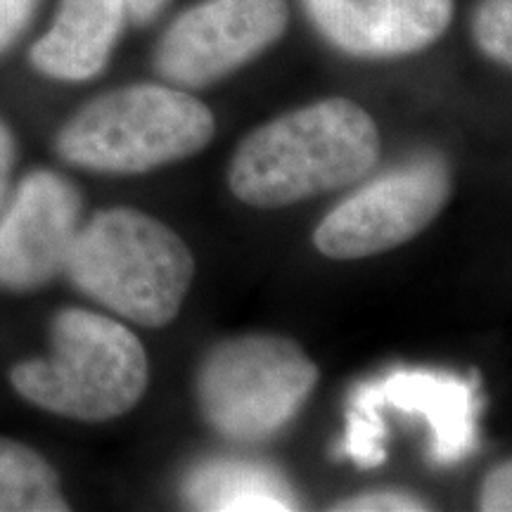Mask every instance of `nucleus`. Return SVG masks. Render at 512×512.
Returning a JSON list of instances; mask_svg holds the SVG:
<instances>
[{
  "instance_id": "f257e3e1",
  "label": "nucleus",
  "mask_w": 512,
  "mask_h": 512,
  "mask_svg": "<svg viewBox=\"0 0 512 512\" xmlns=\"http://www.w3.org/2000/svg\"><path fill=\"white\" fill-rule=\"evenodd\" d=\"M377 159L375 119L354 100L328 98L254 128L230 159L228 188L249 207L280 209L361 181Z\"/></svg>"
},
{
  "instance_id": "f03ea898",
  "label": "nucleus",
  "mask_w": 512,
  "mask_h": 512,
  "mask_svg": "<svg viewBox=\"0 0 512 512\" xmlns=\"http://www.w3.org/2000/svg\"><path fill=\"white\" fill-rule=\"evenodd\" d=\"M64 275L76 290L140 328L178 316L195 259L166 223L131 207H110L83 223Z\"/></svg>"
},
{
  "instance_id": "7ed1b4c3",
  "label": "nucleus",
  "mask_w": 512,
  "mask_h": 512,
  "mask_svg": "<svg viewBox=\"0 0 512 512\" xmlns=\"http://www.w3.org/2000/svg\"><path fill=\"white\" fill-rule=\"evenodd\" d=\"M10 382L41 411L107 422L138 406L150 382V363L136 332L117 318L62 309L50 323L48 354L15 363Z\"/></svg>"
},
{
  "instance_id": "20e7f679",
  "label": "nucleus",
  "mask_w": 512,
  "mask_h": 512,
  "mask_svg": "<svg viewBox=\"0 0 512 512\" xmlns=\"http://www.w3.org/2000/svg\"><path fill=\"white\" fill-rule=\"evenodd\" d=\"M214 133V114L188 91L131 83L83 105L57 131L55 152L93 174L138 176L195 157Z\"/></svg>"
},
{
  "instance_id": "39448f33",
  "label": "nucleus",
  "mask_w": 512,
  "mask_h": 512,
  "mask_svg": "<svg viewBox=\"0 0 512 512\" xmlns=\"http://www.w3.org/2000/svg\"><path fill=\"white\" fill-rule=\"evenodd\" d=\"M318 380V366L294 339L256 332L223 339L204 356L195 396L219 437L264 444L297 418Z\"/></svg>"
},
{
  "instance_id": "423d86ee",
  "label": "nucleus",
  "mask_w": 512,
  "mask_h": 512,
  "mask_svg": "<svg viewBox=\"0 0 512 512\" xmlns=\"http://www.w3.org/2000/svg\"><path fill=\"white\" fill-rule=\"evenodd\" d=\"M451 197V171L441 157L394 166L351 192L318 223L313 245L335 261L368 259L420 235Z\"/></svg>"
},
{
  "instance_id": "0eeeda50",
  "label": "nucleus",
  "mask_w": 512,
  "mask_h": 512,
  "mask_svg": "<svg viewBox=\"0 0 512 512\" xmlns=\"http://www.w3.org/2000/svg\"><path fill=\"white\" fill-rule=\"evenodd\" d=\"M287 0H202L178 15L155 48V72L169 86H214L283 38Z\"/></svg>"
},
{
  "instance_id": "6e6552de",
  "label": "nucleus",
  "mask_w": 512,
  "mask_h": 512,
  "mask_svg": "<svg viewBox=\"0 0 512 512\" xmlns=\"http://www.w3.org/2000/svg\"><path fill=\"white\" fill-rule=\"evenodd\" d=\"M81 216V192L67 176L53 169L24 176L0 209V287L31 292L64 275Z\"/></svg>"
},
{
  "instance_id": "1a4fd4ad",
  "label": "nucleus",
  "mask_w": 512,
  "mask_h": 512,
  "mask_svg": "<svg viewBox=\"0 0 512 512\" xmlns=\"http://www.w3.org/2000/svg\"><path fill=\"white\" fill-rule=\"evenodd\" d=\"M302 8L339 53L392 60L434 46L451 27L456 0H302Z\"/></svg>"
},
{
  "instance_id": "9d476101",
  "label": "nucleus",
  "mask_w": 512,
  "mask_h": 512,
  "mask_svg": "<svg viewBox=\"0 0 512 512\" xmlns=\"http://www.w3.org/2000/svg\"><path fill=\"white\" fill-rule=\"evenodd\" d=\"M366 387L377 406L425 418L437 465H456L477 448L479 396L475 384L463 377L434 370H399Z\"/></svg>"
},
{
  "instance_id": "9b49d317",
  "label": "nucleus",
  "mask_w": 512,
  "mask_h": 512,
  "mask_svg": "<svg viewBox=\"0 0 512 512\" xmlns=\"http://www.w3.org/2000/svg\"><path fill=\"white\" fill-rule=\"evenodd\" d=\"M126 19L124 0H60L53 27L29 50L31 67L55 81L95 79L105 72Z\"/></svg>"
},
{
  "instance_id": "f8f14e48",
  "label": "nucleus",
  "mask_w": 512,
  "mask_h": 512,
  "mask_svg": "<svg viewBox=\"0 0 512 512\" xmlns=\"http://www.w3.org/2000/svg\"><path fill=\"white\" fill-rule=\"evenodd\" d=\"M183 496L200 510H297L285 479L273 467L247 460H207L192 467Z\"/></svg>"
},
{
  "instance_id": "ddd939ff",
  "label": "nucleus",
  "mask_w": 512,
  "mask_h": 512,
  "mask_svg": "<svg viewBox=\"0 0 512 512\" xmlns=\"http://www.w3.org/2000/svg\"><path fill=\"white\" fill-rule=\"evenodd\" d=\"M69 510L55 467L22 441L0 437V512Z\"/></svg>"
},
{
  "instance_id": "4468645a",
  "label": "nucleus",
  "mask_w": 512,
  "mask_h": 512,
  "mask_svg": "<svg viewBox=\"0 0 512 512\" xmlns=\"http://www.w3.org/2000/svg\"><path fill=\"white\" fill-rule=\"evenodd\" d=\"M342 453L361 467H375L384 460V422L366 384L351 396Z\"/></svg>"
},
{
  "instance_id": "2eb2a0df",
  "label": "nucleus",
  "mask_w": 512,
  "mask_h": 512,
  "mask_svg": "<svg viewBox=\"0 0 512 512\" xmlns=\"http://www.w3.org/2000/svg\"><path fill=\"white\" fill-rule=\"evenodd\" d=\"M472 38L489 60L512 69V0H479Z\"/></svg>"
},
{
  "instance_id": "dca6fc26",
  "label": "nucleus",
  "mask_w": 512,
  "mask_h": 512,
  "mask_svg": "<svg viewBox=\"0 0 512 512\" xmlns=\"http://www.w3.org/2000/svg\"><path fill=\"white\" fill-rule=\"evenodd\" d=\"M332 510L347 512H420L430 510L422 498L406 494V491H375V494L351 496L347 501H339Z\"/></svg>"
},
{
  "instance_id": "f3484780",
  "label": "nucleus",
  "mask_w": 512,
  "mask_h": 512,
  "mask_svg": "<svg viewBox=\"0 0 512 512\" xmlns=\"http://www.w3.org/2000/svg\"><path fill=\"white\" fill-rule=\"evenodd\" d=\"M477 505L484 512H512V458L484 477Z\"/></svg>"
},
{
  "instance_id": "a211bd4d",
  "label": "nucleus",
  "mask_w": 512,
  "mask_h": 512,
  "mask_svg": "<svg viewBox=\"0 0 512 512\" xmlns=\"http://www.w3.org/2000/svg\"><path fill=\"white\" fill-rule=\"evenodd\" d=\"M41 0H0V55L27 31Z\"/></svg>"
},
{
  "instance_id": "6ab92c4d",
  "label": "nucleus",
  "mask_w": 512,
  "mask_h": 512,
  "mask_svg": "<svg viewBox=\"0 0 512 512\" xmlns=\"http://www.w3.org/2000/svg\"><path fill=\"white\" fill-rule=\"evenodd\" d=\"M17 162V140L10 126L0 119V209L8 202L12 192V174Z\"/></svg>"
},
{
  "instance_id": "aec40b11",
  "label": "nucleus",
  "mask_w": 512,
  "mask_h": 512,
  "mask_svg": "<svg viewBox=\"0 0 512 512\" xmlns=\"http://www.w3.org/2000/svg\"><path fill=\"white\" fill-rule=\"evenodd\" d=\"M124 3L128 22H133L136 27H147V24L155 22L162 15L169 0H124Z\"/></svg>"
}]
</instances>
